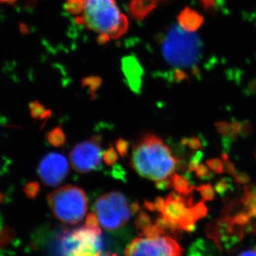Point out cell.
<instances>
[{
	"label": "cell",
	"instance_id": "obj_1",
	"mask_svg": "<svg viewBox=\"0 0 256 256\" xmlns=\"http://www.w3.org/2000/svg\"><path fill=\"white\" fill-rule=\"evenodd\" d=\"M65 8L76 23L98 34L101 44L120 38L129 28L116 0H66Z\"/></svg>",
	"mask_w": 256,
	"mask_h": 256
},
{
	"label": "cell",
	"instance_id": "obj_2",
	"mask_svg": "<svg viewBox=\"0 0 256 256\" xmlns=\"http://www.w3.org/2000/svg\"><path fill=\"white\" fill-rule=\"evenodd\" d=\"M178 162L161 138L146 133L133 148L130 165L141 176L158 183L173 176Z\"/></svg>",
	"mask_w": 256,
	"mask_h": 256
},
{
	"label": "cell",
	"instance_id": "obj_3",
	"mask_svg": "<svg viewBox=\"0 0 256 256\" xmlns=\"http://www.w3.org/2000/svg\"><path fill=\"white\" fill-rule=\"evenodd\" d=\"M100 224L94 214H89L84 226L66 230L57 242L58 256H101L102 245Z\"/></svg>",
	"mask_w": 256,
	"mask_h": 256
},
{
	"label": "cell",
	"instance_id": "obj_4",
	"mask_svg": "<svg viewBox=\"0 0 256 256\" xmlns=\"http://www.w3.org/2000/svg\"><path fill=\"white\" fill-rule=\"evenodd\" d=\"M201 43L192 32L175 26L170 28L163 42L162 54L165 60L176 68H190L200 60Z\"/></svg>",
	"mask_w": 256,
	"mask_h": 256
},
{
	"label": "cell",
	"instance_id": "obj_5",
	"mask_svg": "<svg viewBox=\"0 0 256 256\" xmlns=\"http://www.w3.org/2000/svg\"><path fill=\"white\" fill-rule=\"evenodd\" d=\"M47 198L52 214L62 223L76 225L85 217L86 195L78 186L66 185L52 192Z\"/></svg>",
	"mask_w": 256,
	"mask_h": 256
},
{
	"label": "cell",
	"instance_id": "obj_6",
	"mask_svg": "<svg viewBox=\"0 0 256 256\" xmlns=\"http://www.w3.org/2000/svg\"><path fill=\"white\" fill-rule=\"evenodd\" d=\"M94 210L102 228L114 230L121 228L136 214L132 204L118 192H111L99 197L94 204Z\"/></svg>",
	"mask_w": 256,
	"mask_h": 256
},
{
	"label": "cell",
	"instance_id": "obj_7",
	"mask_svg": "<svg viewBox=\"0 0 256 256\" xmlns=\"http://www.w3.org/2000/svg\"><path fill=\"white\" fill-rule=\"evenodd\" d=\"M182 248L168 235L141 236L134 238L126 248V256H182Z\"/></svg>",
	"mask_w": 256,
	"mask_h": 256
},
{
	"label": "cell",
	"instance_id": "obj_8",
	"mask_svg": "<svg viewBox=\"0 0 256 256\" xmlns=\"http://www.w3.org/2000/svg\"><path fill=\"white\" fill-rule=\"evenodd\" d=\"M69 158L72 168L77 172L86 174L97 170L102 158L100 136H92L90 140L77 144Z\"/></svg>",
	"mask_w": 256,
	"mask_h": 256
},
{
	"label": "cell",
	"instance_id": "obj_9",
	"mask_svg": "<svg viewBox=\"0 0 256 256\" xmlns=\"http://www.w3.org/2000/svg\"><path fill=\"white\" fill-rule=\"evenodd\" d=\"M38 173L44 184L48 186H58L68 174V162L60 153H50L40 162Z\"/></svg>",
	"mask_w": 256,
	"mask_h": 256
},
{
	"label": "cell",
	"instance_id": "obj_10",
	"mask_svg": "<svg viewBox=\"0 0 256 256\" xmlns=\"http://www.w3.org/2000/svg\"><path fill=\"white\" fill-rule=\"evenodd\" d=\"M192 206L193 200L190 194L184 196L178 193L171 194L164 198L163 206L159 212L160 216L180 227Z\"/></svg>",
	"mask_w": 256,
	"mask_h": 256
},
{
	"label": "cell",
	"instance_id": "obj_11",
	"mask_svg": "<svg viewBox=\"0 0 256 256\" xmlns=\"http://www.w3.org/2000/svg\"><path fill=\"white\" fill-rule=\"evenodd\" d=\"M124 72L127 82L133 92L139 94L142 85V70L138 66L137 64L126 62L124 66Z\"/></svg>",
	"mask_w": 256,
	"mask_h": 256
},
{
	"label": "cell",
	"instance_id": "obj_12",
	"mask_svg": "<svg viewBox=\"0 0 256 256\" xmlns=\"http://www.w3.org/2000/svg\"><path fill=\"white\" fill-rule=\"evenodd\" d=\"M178 21L181 26L186 31L192 32L200 26L202 23V18L200 14L190 9L184 10L178 16Z\"/></svg>",
	"mask_w": 256,
	"mask_h": 256
},
{
	"label": "cell",
	"instance_id": "obj_13",
	"mask_svg": "<svg viewBox=\"0 0 256 256\" xmlns=\"http://www.w3.org/2000/svg\"><path fill=\"white\" fill-rule=\"evenodd\" d=\"M30 114L32 118L36 120L44 121L50 118L52 112L50 109L46 108L44 106L42 105L38 101L35 100L30 102Z\"/></svg>",
	"mask_w": 256,
	"mask_h": 256
},
{
	"label": "cell",
	"instance_id": "obj_14",
	"mask_svg": "<svg viewBox=\"0 0 256 256\" xmlns=\"http://www.w3.org/2000/svg\"><path fill=\"white\" fill-rule=\"evenodd\" d=\"M46 139L50 146L62 148L66 143L65 133L62 128L56 127L46 133Z\"/></svg>",
	"mask_w": 256,
	"mask_h": 256
},
{
	"label": "cell",
	"instance_id": "obj_15",
	"mask_svg": "<svg viewBox=\"0 0 256 256\" xmlns=\"http://www.w3.org/2000/svg\"><path fill=\"white\" fill-rule=\"evenodd\" d=\"M171 181L172 186L175 188L176 193L184 196L191 193L192 188H190V184L186 178L174 174L171 178Z\"/></svg>",
	"mask_w": 256,
	"mask_h": 256
},
{
	"label": "cell",
	"instance_id": "obj_16",
	"mask_svg": "<svg viewBox=\"0 0 256 256\" xmlns=\"http://www.w3.org/2000/svg\"><path fill=\"white\" fill-rule=\"evenodd\" d=\"M102 80L98 77H88L84 79L82 82V87L86 88L88 90L90 99L94 100L96 98V92L100 88Z\"/></svg>",
	"mask_w": 256,
	"mask_h": 256
},
{
	"label": "cell",
	"instance_id": "obj_17",
	"mask_svg": "<svg viewBox=\"0 0 256 256\" xmlns=\"http://www.w3.org/2000/svg\"><path fill=\"white\" fill-rule=\"evenodd\" d=\"M136 224L138 232L140 233L144 229L152 225V223L150 217L149 216V215L146 212H142L138 214L137 218H136Z\"/></svg>",
	"mask_w": 256,
	"mask_h": 256
},
{
	"label": "cell",
	"instance_id": "obj_18",
	"mask_svg": "<svg viewBox=\"0 0 256 256\" xmlns=\"http://www.w3.org/2000/svg\"><path fill=\"white\" fill-rule=\"evenodd\" d=\"M24 192L26 194V196L30 198H36L37 195L40 192V185L37 182H32L25 185L24 188Z\"/></svg>",
	"mask_w": 256,
	"mask_h": 256
},
{
	"label": "cell",
	"instance_id": "obj_19",
	"mask_svg": "<svg viewBox=\"0 0 256 256\" xmlns=\"http://www.w3.org/2000/svg\"><path fill=\"white\" fill-rule=\"evenodd\" d=\"M102 160L108 166H112L118 160V154L114 146H110L102 154Z\"/></svg>",
	"mask_w": 256,
	"mask_h": 256
},
{
	"label": "cell",
	"instance_id": "obj_20",
	"mask_svg": "<svg viewBox=\"0 0 256 256\" xmlns=\"http://www.w3.org/2000/svg\"><path fill=\"white\" fill-rule=\"evenodd\" d=\"M116 144V149L119 153L120 156L122 158H126L128 156V150H129V143L122 139V138H119L114 142Z\"/></svg>",
	"mask_w": 256,
	"mask_h": 256
},
{
	"label": "cell",
	"instance_id": "obj_21",
	"mask_svg": "<svg viewBox=\"0 0 256 256\" xmlns=\"http://www.w3.org/2000/svg\"><path fill=\"white\" fill-rule=\"evenodd\" d=\"M198 190L204 201H210L214 197V192L210 185H202L198 188Z\"/></svg>",
	"mask_w": 256,
	"mask_h": 256
},
{
	"label": "cell",
	"instance_id": "obj_22",
	"mask_svg": "<svg viewBox=\"0 0 256 256\" xmlns=\"http://www.w3.org/2000/svg\"><path fill=\"white\" fill-rule=\"evenodd\" d=\"M208 166L210 170L216 172L217 173L222 172L223 171V165L220 160H212L208 162Z\"/></svg>",
	"mask_w": 256,
	"mask_h": 256
},
{
	"label": "cell",
	"instance_id": "obj_23",
	"mask_svg": "<svg viewBox=\"0 0 256 256\" xmlns=\"http://www.w3.org/2000/svg\"><path fill=\"white\" fill-rule=\"evenodd\" d=\"M238 256H256V250L250 249V250H245L242 252Z\"/></svg>",
	"mask_w": 256,
	"mask_h": 256
},
{
	"label": "cell",
	"instance_id": "obj_24",
	"mask_svg": "<svg viewBox=\"0 0 256 256\" xmlns=\"http://www.w3.org/2000/svg\"><path fill=\"white\" fill-rule=\"evenodd\" d=\"M117 256L116 255V254H104V255H102V256Z\"/></svg>",
	"mask_w": 256,
	"mask_h": 256
}]
</instances>
